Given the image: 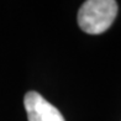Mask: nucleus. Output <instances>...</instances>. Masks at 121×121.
I'll return each mask as SVG.
<instances>
[{"instance_id":"f257e3e1","label":"nucleus","mask_w":121,"mask_h":121,"mask_svg":"<svg viewBox=\"0 0 121 121\" xmlns=\"http://www.w3.org/2000/svg\"><path fill=\"white\" fill-rule=\"evenodd\" d=\"M117 15V3L114 0H88L78 11V25L89 35L105 32Z\"/></svg>"},{"instance_id":"f03ea898","label":"nucleus","mask_w":121,"mask_h":121,"mask_svg":"<svg viewBox=\"0 0 121 121\" xmlns=\"http://www.w3.org/2000/svg\"><path fill=\"white\" fill-rule=\"evenodd\" d=\"M24 105L29 121H64L59 110L37 91L26 93Z\"/></svg>"}]
</instances>
